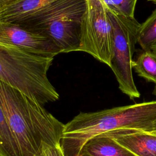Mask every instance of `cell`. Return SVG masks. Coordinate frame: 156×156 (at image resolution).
Returning a JSON list of instances; mask_svg holds the SVG:
<instances>
[{
	"label": "cell",
	"mask_w": 156,
	"mask_h": 156,
	"mask_svg": "<svg viewBox=\"0 0 156 156\" xmlns=\"http://www.w3.org/2000/svg\"><path fill=\"white\" fill-rule=\"evenodd\" d=\"M80 156H135L110 136L100 135L83 146Z\"/></svg>",
	"instance_id": "30bf717a"
},
{
	"label": "cell",
	"mask_w": 156,
	"mask_h": 156,
	"mask_svg": "<svg viewBox=\"0 0 156 156\" xmlns=\"http://www.w3.org/2000/svg\"><path fill=\"white\" fill-rule=\"evenodd\" d=\"M17 0H0V10L5 6L13 3Z\"/></svg>",
	"instance_id": "2e32d148"
},
{
	"label": "cell",
	"mask_w": 156,
	"mask_h": 156,
	"mask_svg": "<svg viewBox=\"0 0 156 156\" xmlns=\"http://www.w3.org/2000/svg\"><path fill=\"white\" fill-rule=\"evenodd\" d=\"M34 156H64L60 145H51L42 142L41 147Z\"/></svg>",
	"instance_id": "9a60e30c"
},
{
	"label": "cell",
	"mask_w": 156,
	"mask_h": 156,
	"mask_svg": "<svg viewBox=\"0 0 156 156\" xmlns=\"http://www.w3.org/2000/svg\"><path fill=\"white\" fill-rule=\"evenodd\" d=\"M154 94L156 96V85H155V90H154Z\"/></svg>",
	"instance_id": "d6986e66"
},
{
	"label": "cell",
	"mask_w": 156,
	"mask_h": 156,
	"mask_svg": "<svg viewBox=\"0 0 156 156\" xmlns=\"http://www.w3.org/2000/svg\"><path fill=\"white\" fill-rule=\"evenodd\" d=\"M53 59L0 42V80L41 105L55 102L59 94L48 77Z\"/></svg>",
	"instance_id": "3957f363"
},
{
	"label": "cell",
	"mask_w": 156,
	"mask_h": 156,
	"mask_svg": "<svg viewBox=\"0 0 156 156\" xmlns=\"http://www.w3.org/2000/svg\"><path fill=\"white\" fill-rule=\"evenodd\" d=\"M0 42L46 57L54 58L61 53L59 48L49 38L10 23L0 22Z\"/></svg>",
	"instance_id": "52a82bcc"
},
{
	"label": "cell",
	"mask_w": 156,
	"mask_h": 156,
	"mask_svg": "<svg viewBox=\"0 0 156 156\" xmlns=\"http://www.w3.org/2000/svg\"><path fill=\"white\" fill-rule=\"evenodd\" d=\"M138 43L143 51H152V48L156 45V9L140 25Z\"/></svg>",
	"instance_id": "4fadbf2b"
},
{
	"label": "cell",
	"mask_w": 156,
	"mask_h": 156,
	"mask_svg": "<svg viewBox=\"0 0 156 156\" xmlns=\"http://www.w3.org/2000/svg\"><path fill=\"white\" fill-rule=\"evenodd\" d=\"M122 129L156 132V100L94 112H80L65 124L60 144L64 156H80L90 139Z\"/></svg>",
	"instance_id": "6da1fadb"
},
{
	"label": "cell",
	"mask_w": 156,
	"mask_h": 156,
	"mask_svg": "<svg viewBox=\"0 0 156 156\" xmlns=\"http://www.w3.org/2000/svg\"><path fill=\"white\" fill-rule=\"evenodd\" d=\"M132 68L139 76L156 85V54L154 52L143 51L133 61Z\"/></svg>",
	"instance_id": "8fae6325"
},
{
	"label": "cell",
	"mask_w": 156,
	"mask_h": 156,
	"mask_svg": "<svg viewBox=\"0 0 156 156\" xmlns=\"http://www.w3.org/2000/svg\"><path fill=\"white\" fill-rule=\"evenodd\" d=\"M138 0H102L107 8L129 18H135V9Z\"/></svg>",
	"instance_id": "5bb4252c"
},
{
	"label": "cell",
	"mask_w": 156,
	"mask_h": 156,
	"mask_svg": "<svg viewBox=\"0 0 156 156\" xmlns=\"http://www.w3.org/2000/svg\"><path fill=\"white\" fill-rule=\"evenodd\" d=\"M135 156H156V132L122 129L107 132Z\"/></svg>",
	"instance_id": "ba28073f"
},
{
	"label": "cell",
	"mask_w": 156,
	"mask_h": 156,
	"mask_svg": "<svg viewBox=\"0 0 156 156\" xmlns=\"http://www.w3.org/2000/svg\"><path fill=\"white\" fill-rule=\"evenodd\" d=\"M85 0H56L15 24L49 38L61 53L77 51Z\"/></svg>",
	"instance_id": "277c9868"
},
{
	"label": "cell",
	"mask_w": 156,
	"mask_h": 156,
	"mask_svg": "<svg viewBox=\"0 0 156 156\" xmlns=\"http://www.w3.org/2000/svg\"><path fill=\"white\" fill-rule=\"evenodd\" d=\"M56 0H17L0 10V22L17 24Z\"/></svg>",
	"instance_id": "9c48e42d"
},
{
	"label": "cell",
	"mask_w": 156,
	"mask_h": 156,
	"mask_svg": "<svg viewBox=\"0 0 156 156\" xmlns=\"http://www.w3.org/2000/svg\"><path fill=\"white\" fill-rule=\"evenodd\" d=\"M77 51L87 52L109 67L113 34L107 9L102 0H85Z\"/></svg>",
	"instance_id": "8992f818"
},
{
	"label": "cell",
	"mask_w": 156,
	"mask_h": 156,
	"mask_svg": "<svg viewBox=\"0 0 156 156\" xmlns=\"http://www.w3.org/2000/svg\"><path fill=\"white\" fill-rule=\"evenodd\" d=\"M0 107L21 156H34L42 142L58 146L64 126L43 105L0 80Z\"/></svg>",
	"instance_id": "7a4b0ae2"
},
{
	"label": "cell",
	"mask_w": 156,
	"mask_h": 156,
	"mask_svg": "<svg viewBox=\"0 0 156 156\" xmlns=\"http://www.w3.org/2000/svg\"><path fill=\"white\" fill-rule=\"evenodd\" d=\"M152 51L153 52H154L156 54V45H155L152 48Z\"/></svg>",
	"instance_id": "e0dca14e"
},
{
	"label": "cell",
	"mask_w": 156,
	"mask_h": 156,
	"mask_svg": "<svg viewBox=\"0 0 156 156\" xmlns=\"http://www.w3.org/2000/svg\"><path fill=\"white\" fill-rule=\"evenodd\" d=\"M0 156H21L18 145L0 107Z\"/></svg>",
	"instance_id": "7c38bea8"
},
{
	"label": "cell",
	"mask_w": 156,
	"mask_h": 156,
	"mask_svg": "<svg viewBox=\"0 0 156 156\" xmlns=\"http://www.w3.org/2000/svg\"><path fill=\"white\" fill-rule=\"evenodd\" d=\"M113 34L112 57L110 68L115 75L119 90L130 99L140 93L132 74L133 55L138 43L141 24L135 18H129L107 8Z\"/></svg>",
	"instance_id": "5b68a950"
},
{
	"label": "cell",
	"mask_w": 156,
	"mask_h": 156,
	"mask_svg": "<svg viewBox=\"0 0 156 156\" xmlns=\"http://www.w3.org/2000/svg\"><path fill=\"white\" fill-rule=\"evenodd\" d=\"M149 1H151L152 2H154V4H156V0H148Z\"/></svg>",
	"instance_id": "ac0fdd59"
}]
</instances>
